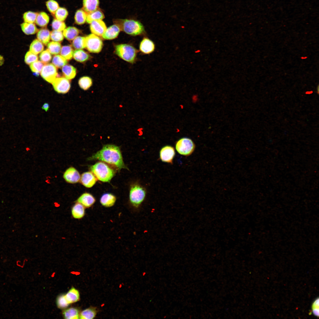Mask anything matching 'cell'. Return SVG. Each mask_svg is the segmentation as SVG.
Here are the masks:
<instances>
[{
	"label": "cell",
	"mask_w": 319,
	"mask_h": 319,
	"mask_svg": "<svg viewBox=\"0 0 319 319\" xmlns=\"http://www.w3.org/2000/svg\"><path fill=\"white\" fill-rule=\"evenodd\" d=\"M37 37L38 40L46 45H48L50 40V32L47 29H41L38 31Z\"/></svg>",
	"instance_id": "7402d4cb"
},
{
	"label": "cell",
	"mask_w": 319,
	"mask_h": 319,
	"mask_svg": "<svg viewBox=\"0 0 319 319\" xmlns=\"http://www.w3.org/2000/svg\"><path fill=\"white\" fill-rule=\"evenodd\" d=\"M49 21L48 15L44 12H41L38 13L35 22L39 26L45 27L47 25Z\"/></svg>",
	"instance_id": "f1b7e54d"
},
{
	"label": "cell",
	"mask_w": 319,
	"mask_h": 319,
	"mask_svg": "<svg viewBox=\"0 0 319 319\" xmlns=\"http://www.w3.org/2000/svg\"><path fill=\"white\" fill-rule=\"evenodd\" d=\"M175 154L174 148L170 146L167 145L163 147L160 152V156L163 162L172 163Z\"/></svg>",
	"instance_id": "30bf717a"
},
{
	"label": "cell",
	"mask_w": 319,
	"mask_h": 319,
	"mask_svg": "<svg viewBox=\"0 0 319 319\" xmlns=\"http://www.w3.org/2000/svg\"><path fill=\"white\" fill-rule=\"evenodd\" d=\"M86 38V49L93 53H99L101 51L103 46L102 41L96 35L90 34Z\"/></svg>",
	"instance_id": "52a82bcc"
},
{
	"label": "cell",
	"mask_w": 319,
	"mask_h": 319,
	"mask_svg": "<svg viewBox=\"0 0 319 319\" xmlns=\"http://www.w3.org/2000/svg\"><path fill=\"white\" fill-rule=\"evenodd\" d=\"M80 313L79 310L77 308L71 307L64 310L62 314L65 319H80Z\"/></svg>",
	"instance_id": "44dd1931"
},
{
	"label": "cell",
	"mask_w": 319,
	"mask_h": 319,
	"mask_svg": "<svg viewBox=\"0 0 319 319\" xmlns=\"http://www.w3.org/2000/svg\"><path fill=\"white\" fill-rule=\"evenodd\" d=\"M175 148L177 151L180 154L188 156L193 152L195 145L191 139L187 138H183L176 142Z\"/></svg>",
	"instance_id": "8992f818"
},
{
	"label": "cell",
	"mask_w": 319,
	"mask_h": 319,
	"mask_svg": "<svg viewBox=\"0 0 319 319\" xmlns=\"http://www.w3.org/2000/svg\"><path fill=\"white\" fill-rule=\"evenodd\" d=\"M4 59L3 57L0 55V66L2 65L4 63Z\"/></svg>",
	"instance_id": "c3c4849f"
},
{
	"label": "cell",
	"mask_w": 319,
	"mask_h": 319,
	"mask_svg": "<svg viewBox=\"0 0 319 319\" xmlns=\"http://www.w3.org/2000/svg\"><path fill=\"white\" fill-rule=\"evenodd\" d=\"M80 87L84 90L89 89L92 84V79L89 77L84 76L81 77L78 81Z\"/></svg>",
	"instance_id": "d6a6232c"
},
{
	"label": "cell",
	"mask_w": 319,
	"mask_h": 319,
	"mask_svg": "<svg viewBox=\"0 0 319 319\" xmlns=\"http://www.w3.org/2000/svg\"><path fill=\"white\" fill-rule=\"evenodd\" d=\"M68 14V12L66 9L59 7L55 12L54 16L56 19L63 21L66 19Z\"/></svg>",
	"instance_id": "74e56055"
},
{
	"label": "cell",
	"mask_w": 319,
	"mask_h": 319,
	"mask_svg": "<svg viewBox=\"0 0 319 319\" xmlns=\"http://www.w3.org/2000/svg\"><path fill=\"white\" fill-rule=\"evenodd\" d=\"M97 313L96 308L91 307L80 312V319H92L95 318Z\"/></svg>",
	"instance_id": "83f0119b"
},
{
	"label": "cell",
	"mask_w": 319,
	"mask_h": 319,
	"mask_svg": "<svg viewBox=\"0 0 319 319\" xmlns=\"http://www.w3.org/2000/svg\"><path fill=\"white\" fill-rule=\"evenodd\" d=\"M38 13L37 12L29 11L25 12L23 15L25 22L34 23L35 22Z\"/></svg>",
	"instance_id": "8d00e7d4"
},
{
	"label": "cell",
	"mask_w": 319,
	"mask_h": 319,
	"mask_svg": "<svg viewBox=\"0 0 319 319\" xmlns=\"http://www.w3.org/2000/svg\"><path fill=\"white\" fill-rule=\"evenodd\" d=\"M41 61L44 64H47L51 60L52 56L50 53L47 50L42 52L39 55Z\"/></svg>",
	"instance_id": "f6af8a7d"
},
{
	"label": "cell",
	"mask_w": 319,
	"mask_h": 319,
	"mask_svg": "<svg viewBox=\"0 0 319 319\" xmlns=\"http://www.w3.org/2000/svg\"><path fill=\"white\" fill-rule=\"evenodd\" d=\"M146 193L145 189L141 185L137 184L133 185L130 191V203L134 207L138 208L144 200Z\"/></svg>",
	"instance_id": "5b68a950"
},
{
	"label": "cell",
	"mask_w": 319,
	"mask_h": 319,
	"mask_svg": "<svg viewBox=\"0 0 319 319\" xmlns=\"http://www.w3.org/2000/svg\"><path fill=\"white\" fill-rule=\"evenodd\" d=\"M79 33V30L77 28L69 27L63 30V35L67 40H72L77 36Z\"/></svg>",
	"instance_id": "603a6c76"
},
{
	"label": "cell",
	"mask_w": 319,
	"mask_h": 319,
	"mask_svg": "<svg viewBox=\"0 0 319 319\" xmlns=\"http://www.w3.org/2000/svg\"><path fill=\"white\" fill-rule=\"evenodd\" d=\"M90 30L93 34L100 36H102L107 29L106 25L102 20L92 21L90 25Z\"/></svg>",
	"instance_id": "7c38bea8"
},
{
	"label": "cell",
	"mask_w": 319,
	"mask_h": 319,
	"mask_svg": "<svg viewBox=\"0 0 319 319\" xmlns=\"http://www.w3.org/2000/svg\"><path fill=\"white\" fill-rule=\"evenodd\" d=\"M62 70L64 76L68 79L74 78L76 74V68L70 65H66L63 66Z\"/></svg>",
	"instance_id": "cb8c5ba5"
},
{
	"label": "cell",
	"mask_w": 319,
	"mask_h": 319,
	"mask_svg": "<svg viewBox=\"0 0 319 319\" xmlns=\"http://www.w3.org/2000/svg\"><path fill=\"white\" fill-rule=\"evenodd\" d=\"M120 30L119 27L114 24L106 29L102 37L106 40L114 39L118 36Z\"/></svg>",
	"instance_id": "2e32d148"
},
{
	"label": "cell",
	"mask_w": 319,
	"mask_h": 319,
	"mask_svg": "<svg viewBox=\"0 0 319 319\" xmlns=\"http://www.w3.org/2000/svg\"><path fill=\"white\" fill-rule=\"evenodd\" d=\"M73 57L76 61L83 62L88 60L90 56L88 53L83 50L77 49L74 52Z\"/></svg>",
	"instance_id": "484cf974"
},
{
	"label": "cell",
	"mask_w": 319,
	"mask_h": 319,
	"mask_svg": "<svg viewBox=\"0 0 319 319\" xmlns=\"http://www.w3.org/2000/svg\"><path fill=\"white\" fill-rule=\"evenodd\" d=\"M50 38L54 41L60 42L63 40L64 37L61 31L53 30L50 32Z\"/></svg>",
	"instance_id": "b9f144b4"
},
{
	"label": "cell",
	"mask_w": 319,
	"mask_h": 319,
	"mask_svg": "<svg viewBox=\"0 0 319 319\" xmlns=\"http://www.w3.org/2000/svg\"><path fill=\"white\" fill-rule=\"evenodd\" d=\"M115 53L123 60L133 63L136 58L137 51L131 45L121 44L115 46Z\"/></svg>",
	"instance_id": "277c9868"
},
{
	"label": "cell",
	"mask_w": 319,
	"mask_h": 319,
	"mask_svg": "<svg viewBox=\"0 0 319 319\" xmlns=\"http://www.w3.org/2000/svg\"><path fill=\"white\" fill-rule=\"evenodd\" d=\"M85 208L81 204L76 202L71 209V214L73 218L77 219L83 218L85 214Z\"/></svg>",
	"instance_id": "e0dca14e"
},
{
	"label": "cell",
	"mask_w": 319,
	"mask_h": 319,
	"mask_svg": "<svg viewBox=\"0 0 319 319\" xmlns=\"http://www.w3.org/2000/svg\"><path fill=\"white\" fill-rule=\"evenodd\" d=\"M87 13L83 10L80 9L76 12L74 19L75 23L79 25L84 24L86 21Z\"/></svg>",
	"instance_id": "4dcf8cb0"
},
{
	"label": "cell",
	"mask_w": 319,
	"mask_h": 319,
	"mask_svg": "<svg viewBox=\"0 0 319 319\" xmlns=\"http://www.w3.org/2000/svg\"><path fill=\"white\" fill-rule=\"evenodd\" d=\"M120 30L133 36L141 35L145 32L144 27L139 21L131 19H116L113 20Z\"/></svg>",
	"instance_id": "7a4b0ae2"
},
{
	"label": "cell",
	"mask_w": 319,
	"mask_h": 319,
	"mask_svg": "<svg viewBox=\"0 0 319 319\" xmlns=\"http://www.w3.org/2000/svg\"><path fill=\"white\" fill-rule=\"evenodd\" d=\"M49 108V105L47 103H45L42 107V109L46 111H47Z\"/></svg>",
	"instance_id": "7dc6e473"
},
{
	"label": "cell",
	"mask_w": 319,
	"mask_h": 319,
	"mask_svg": "<svg viewBox=\"0 0 319 319\" xmlns=\"http://www.w3.org/2000/svg\"><path fill=\"white\" fill-rule=\"evenodd\" d=\"M98 160L114 166L119 169H128L123 159L119 147L113 144L104 145L102 149L89 158Z\"/></svg>",
	"instance_id": "6da1fadb"
},
{
	"label": "cell",
	"mask_w": 319,
	"mask_h": 319,
	"mask_svg": "<svg viewBox=\"0 0 319 319\" xmlns=\"http://www.w3.org/2000/svg\"><path fill=\"white\" fill-rule=\"evenodd\" d=\"M58 74L56 67L53 64H46L44 65L40 72L42 77L45 81L52 83Z\"/></svg>",
	"instance_id": "ba28073f"
},
{
	"label": "cell",
	"mask_w": 319,
	"mask_h": 319,
	"mask_svg": "<svg viewBox=\"0 0 319 319\" xmlns=\"http://www.w3.org/2000/svg\"><path fill=\"white\" fill-rule=\"evenodd\" d=\"M116 200L115 196L113 194L106 193L101 196L100 202L101 204L106 207H109L113 206Z\"/></svg>",
	"instance_id": "ac0fdd59"
},
{
	"label": "cell",
	"mask_w": 319,
	"mask_h": 319,
	"mask_svg": "<svg viewBox=\"0 0 319 319\" xmlns=\"http://www.w3.org/2000/svg\"><path fill=\"white\" fill-rule=\"evenodd\" d=\"M44 65V64L41 61H37L30 64V66L32 71L39 73L41 72Z\"/></svg>",
	"instance_id": "7bdbcfd3"
},
{
	"label": "cell",
	"mask_w": 319,
	"mask_h": 319,
	"mask_svg": "<svg viewBox=\"0 0 319 319\" xmlns=\"http://www.w3.org/2000/svg\"><path fill=\"white\" fill-rule=\"evenodd\" d=\"M38 60V57L30 51H28L25 57V61L27 64L29 65Z\"/></svg>",
	"instance_id": "ee69618b"
},
{
	"label": "cell",
	"mask_w": 319,
	"mask_h": 319,
	"mask_svg": "<svg viewBox=\"0 0 319 319\" xmlns=\"http://www.w3.org/2000/svg\"><path fill=\"white\" fill-rule=\"evenodd\" d=\"M66 27V24L63 21L56 19H53L52 23V27L53 30L61 31L65 29Z\"/></svg>",
	"instance_id": "60d3db41"
},
{
	"label": "cell",
	"mask_w": 319,
	"mask_h": 319,
	"mask_svg": "<svg viewBox=\"0 0 319 319\" xmlns=\"http://www.w3.org/2000/svg\"><path fill=\"white\" fill-rule=\"evenodd\" d=\"M155 45L153 41L147 38H144L139 45L140 51L145 54H149L154 50Z\"/></svg>",
	"instance_id": "5bb4252c"
},
{
	"label": "cell",
	"mask_w": 319,
	"mask_h": 319,
	"mask_svg": "<svg viewBox=\"0 0 319 319\" xmlns=\"http://www.w3.org/2000/svg\"><path fill=\"white\" fill-rule=\"evenodd\" d=\"M96 200L91 194L85 193L81 195L77 199L76 202L81 204L85 208L91 207L95 203Z\"/></svg>",
	"instance_id": "9a60e30c"
},
{
	"label": "cell",
	"mask_w": 319,
	"mask_h": 319,
	"mask_svg": "<svg viewBox=\"0 0 319 319\" xmlns=\"http://www.w3.org/2000/svg\"><path fill=\"white\" fill-rule=\"evenodd\" d=\"M52 84L55 91L59 93H67L71 87L69 80L64 77L56 78Z\"/></svg>",
	"instance_id": "9c48e42d"
},
{
	"label": "cell",
	"mask_w": 319,
	"mask_h": 319,
	"mask_svg": "<svg viewBox=\"0 0 319 319\" xmlns=\"http://www.w3.org/2000/svg\"><path fill=\"white\" fill-rule=\"evenodd\" d=\"M20 26L22 31L27 35L34 34L38 31L34 23L24 22L21 24Z\"/></svg>",
	"instance_id": "d4e9b609"
},
{
	"label": "cell",
	"mask_w": 319,
	"mask_h": 319,
	"mask_svg": "<svg viewBox=\"0 0 319 319\" xmlns=\"http://www.w3.org/2000/svg\"><path fill=\"white\" fill-rule=\"evenodd\" d=\"M319 306L318 305L313 304L312 306L313 313L315 315L318 317L319 316Z\"/></svg>",
	"instance_id": "bcb514c9"
},
{
	"label": "cell",
	"mask_w": 319,
	"mask_h": 319,
	"mask_svg": "<svg viewBox=\"0 0 319 319\" xmlns=\"http://www.w3.org/2000/svg\"><path fill=\"white\" fill-rule=\"evenodd\" d=\"M65 299L69 304L79 301L80 300L79 293L77 289L73 287L68 292L64 294Z\"/></svg>",
	"instance_id": "d6986e66"
},
{
	"label": "cell",
	"mask_w": 319,
	"mask_h": 319,
	"mask_svg": "<svg viewBox=\"0 0 319 319\" xmlns=\"http://www.w3.org/2000/svg\"><path fill=\"white\" fill-rule=\"evenodd\" d=\"M56 303L57 307L61 309H66L69 305L65 299L64 294H61L58 297Z\"/></svg>",
	"instance_id": "f35d334b"
},
{
	"label": "cell",
	"mask_w": 319,
	"mask_h": 319,
	"mask_svg": "<svg viewBox=\"0 0 319 319\" xmlns=\"http://www.w3.org/2000/svg\"><path fill=\"white\" fill-rule=\"evenodd\" d=\"M46 5L49 11L54 15L55 12L59 7L58 3L54 0H49L47 1L46 3Z\"/></svg>",
	"instance_id": "ab89813d"
},
{
	"label": "cell",
	"mask_w": 319,
	"mask_h": 319,
	"mask_svg": "<svg viewBox=\"0 0 319 319\" xmlns=\"http://www.w3.org/2000/svg\"><path fill=\"white\" fill-rule=\"evenodd\" d=\"M61 55L66 59L70 60L73 56L74 50L70 45H65L62 47Z\"/></svg>",
	"instance_id": "e575fe53"
},
{
	"label": "cell",
	"mask_w": 319,
	"mask_h": 319,
	"mask_svg": "<svg viewBox=\"0 0 319 319\" xmlns=\"http://www.w3.org/2000/svg\"><path fill=\"white\" fill-rule=\"evenodd\" d=\"M90 169L97 179L103 182H109L115 173L113 168L103 162H96Z\"/></svg>",
	"instance_id": "3957f363"
},
{
	"label": "cell",
	"mask_w": 319,
	"mask_h": 319,
	"mask_svg": "<svg viewBox=\"0 0 319 319\" xmlns=\"http://www.w3.org/2000/svg\"><path fill=\"white\" fill-rule=\"evenodd\" d=\"M99 0H83V9L87 14L91 13L98 8Z\"/></svg>",
	"instance_id": "ffe728a7"
},
{
	"label": "cell",
	"mask_w": 319,
	"mask_h": 319,
	"mask_svg": "<svg viewBox=\"0 0 319 319\" xmlns=\"http://www.w3.org/2000/svg\"><path fill=\"white\" fill-rule=\"evenodd\" d=\"M61 44L58 42L51 41L48 44L47 50L52 54H59L61 51Z\"/></svg>",
	"instance_id": "836d02e7"
},
{
	"label": "cell",
	"mask_w": 319,
	"mask_h": 319,
	"mask_svg": "<svg viewBox=\"0 0 319 319\" xmlns=\"http://www.w3.org/2000/svg\"><path fill=\"white\" fill-rule=\"evenodd\" d=\"M64 178L68 183H76L80 180L81 176L78 171L74 168L71 167L68 168L64 172Z\"/></svg>",
	"instance_id": "8fae6325"
},
{
	"label": "cell",
	"mask_w": 319,
	"mask_h": 319,
	"mask_svg": "<svg viewBox=\"0 0 319 319\" xmlns=\"http://www.w3.org/2000/svg\"><path fill=\"white\" fill-rule=\"evenodd\" d=\"M104 17L103 13L98 8L96 10L87 14L86 21L88 23L90 24L94 20H102Z\"/></svg>",
	"instance_id": "4316f807"
},
{
	"label": "cell",
	"mask_w": 319,
	"mask_h": 319,
	"mask_svg": "<svg viewBox=\"0 0 319 319\" xmlns=\"http://www.w3.org/2000/svg\"><path fill=\"white\" fill-rule=\"evenodd\" d=\"M52 63L56 67L60 68L66 65L67 61L61 56L56 55L53 56Z\"/></svg>",
	"instance_id": "d590c367"
},
{
	"label": "cell",
	"mask_w": 319,
	"mask_h": 319,
	"mask_svg": "<svg viewBox=\"0 0 319 319\" xmlns=\"http://www.w3.org/2000/svg\"><path fill=\"white\" fill-rule=\"evenodd\" d=\"M97 178L91 172H87L82 173L81 176L80 180L81 183L86 187L90 188L92 187L95 183Z\"/></svg>",
	"instance_id": "4fadbf2b"
},
{
	"label": "cell",
	"mask_w": 319,
	"mask_h": 319,
	"mask_svg": "<svg viewBox=\"0 0 319 319\" xmlns=\"http://www.w3.org/2000/svg\"><path fill=\"white\" fill-rule=\"evenodd\" d=\"M44 45L38 39L34 40L31 44L30 51L35 54H38L44 49Z\"/></svg>",
	"instance_id": "f546056e"
},
{
	"label": "cell",
	"mask_w": 319,
	"mask_h": 319,
	"mask_svg": "<svg viewBox=\"0 0 319 319\" xmlns=\"http://www.w3.org/2000/svg\"><path fill=\"white\" fill-rule=\"evenodd\" d=\"M72 45L73 47L76 49L84 48L86 47L85 37L77 36L73 41Z\"/></svg>",
	"instance_id": "1f68e13d"
}]
</instances>
